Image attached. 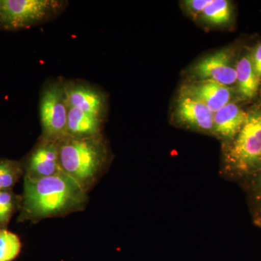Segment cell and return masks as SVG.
I'll list each match as a JSON object with an SVG mask.
<instances>
[{"mask_svg":"<svg viewBox=\"0 0 261 261\" xmlns=\"http://www.w3.org/2000/svg\"><path fill=\"white\" fill-rule=\"evenodd\" d=\"M102 117L69 108L67 130L68 137L76 139L92 138L101 135Z\"/></svg>","mask_w":261,"mask_h":261,"instance_id":"4fadbf2b","label":"cell"},{"mask_svg":"<svg viewBox=\"0 0 261 261\" xmlns=\"http://www.w3.org/2000/svg\"><path fill=\"white\" fill-rule=\"evenodd\" d=\"M22 250L20 239L16 233L0 228V261H13Z\"/></svg>","mask_w":261,"mask_h":261,"instance_id":"e0dca14e","label":"cell"},{"mask_svg":"<svg viewBox=\"0 0 261 261\" xmlns=\"http://www.w3.org/2000/svg\"><path fill=\"white\" fill-rule=\"evenodd\" d=\"M251 58L254 69L261 83V42L251 49Z\"/></svg>","mask_w":261,"mask_h":261,"instance_id":"d6986e66","label":"cell"},{"mask_svg":"<svg viewBox=\"0 0 261 261\" xmlns=\"http://www.w3.org/2000/svg\"><path fill=\"white\" fill-rule=\"evenodd\" d=\"M68 108H74L84 112L102 117L106 109L104 94L89 84L68 83L65 84Z\"/></svg>","mask_w":261,"mask_h":261,"instance_id":"30bf717a","label":"cell"},{"mask_svg":"<svg viewBox=\"0 0 261 261\" xmlns=\"http://www.w3.org/2000/svg\"><path fill=\"white\" fill-rule=\"evenodd\" d=\"M68 109L65 84H48L43 90L39 106L42 127L41 140L59 142L68 137Z\"/></svg>","mask_w":261,"mask_h":261,"instance_id":"5b68a950","label":"cell"},{"mask_svg":"<svg viewBox=\"0 0 261 261\" xmlns=\"http://www.w3.org/2000/svg\"><path fill=\"white\" fill-rule=\"evenodd\" d=\"M58 145L61 171L88 192L102 176L109 161L102 136L87 139L66 137Z\"/></svg>","mask_w":261,"mask_h":261,"instance_id":"7a4b0ae2","label":"cell"},{"mask_svg":"<svg viewBox=\"0 0 261 261\" xmlns=\"http://www.w3.org/2000/svg\"><path fill=\"white\" fill-rule=\"evenodd\" d=\"M255 224L261 227V210H260V212L257 214V216L255 217Z\"/></svg>","mask_w":261,"mask_h":261,"instance_id":"44dd1931","label":"cell"},{"mask_svg":"<svg viewBox=\"0 0 261 261\" xmlns=\"http://www.w3.org/2000/svg\"><path fill=\"white\" fill-rule=\"evenodd\" d=\"M23 175V163L13 160H0V191L12 190Z\"/></svg>","mask_w":261,"mask_h":261,"instance_id":"9a60e30c","label":"cell"},{"mask_svg":"<svg viewBox=\"0 0 261 261\" xmlns=\"http://www.w3.org/2000/svg\"><path fill=\"white\" fill-rule=\"evenodd\" d=\"M21 203L22 196L13 190L0 191V228L7 229L13 215L20 211Z\"/></svg>","mask_w":261,"mask_h":261,"instance_id":"2e32d148","label":"cell"},{"mask_svg":"<svg viewBox=\"0 0 261 261\" xmlns=\"http://www.w3.org/2000/svg\"><path fill=\"white\" fill-rule=\"evenodd\" d=\"M237 82L235 91L239 101H251L258 95L261 83L254 69L251 49L238 53L236 61Z\"/></svg>","mask_w":261,"mask_h":261,"instance_id":"8fae6325","label":"cell"},{"mask_svg":"<svg viewBox=\"0 0 261 261\" xmlns=\"http://www.w3.org/2000/svg\"><path fill=\"white\" fill-rule=\"evenodd\" d=\"M88 200V192L63 171L40 179L24 178L18 221L38 223L65 216L84 211Z\"/></svg>","mask_w":261,"mask_h":261,"instance_id":"6da1fadb","label":"cell"},{"mask_svg":"<svg viewBox=\"0 0 261 261\" xmlns=\"http://www.w3.org/2000/svg\"><path fill=\"white\" fill-rule=\"evenodd\" d=\"M238 50L228 46L203 56L189 68L190 81H212L234 88L237 82Z\"/></svg>","mask_w":261,"mask_h":261,"instance_id":"8992f818","label":"cell"},{"mask_svg":"<svg viewBox=\"0 0 261 261\" xmlns=\"http://www.w3.org/2000/svg\"><path fill=\"white\" fill-rule=\"evenodd\" d=\"M238 102L228 103L214 113V136L224 144L234 138L246 119L247 111Z\"/></svg>","mask_w":261,"mask_h":261,"instance_id":"7c38bea8","label":"cell"},{"mask_svg":"<svg viewBox=\"0 0 261 261\" xmlns=\"http://www.w3.org/2000/svg\"><path fill=\"white\" fill-rule=\"evenodd\" d=\"M172 118L176 124L187 129L214 136V113L193 98L178 94Z\"/></svg>","mask_w":261,"mask_h":261,"instance_id":"52a82bcc","label":"cell"},{"mask_svg":"<svg viewBox=\"0 0 261 261\" xmlns=\"http://www.w3.org/2000/svg\"><path fill=\"white\" fill-rule=\"evenodd\" d=\"M232 3L228 0H211L198 20L202 23L215 27H224L233 20Z\"/></svg>","mask_w":261,"mask_h":261,"instance_id":"5bb4252c","label":"cell"},{"mask_svg":"<svg viewBox=\"0 0 261 261\" xmlns=\"http://www.w3.org/2000/svg\"><path fill=\"white\" fill-rule=\"evenodd\" d=\"M252 178V197L255 202L260 205L261 210V171Z\"/></svg>","mask_w":261,"mask_h":261,"instance_id":"ffe728a7","label":"cell"},{"mask_svg":"<svg viewBox=\"0 0 261 261\" xmlns=\"http://www.w3.org/2000/svg\"><path fill=\"white\" fill-rule=\"evenodd\" d=\"M23 166L24 178L29 179H40L61 172L58 142L41 140Z\"/></svg>","mask_w":261,"mask_h":261,"instance_id":"9c48e42d","label":"cell"},{"mask_svg":"<svg viewBox=\"0 0 261 261\" xmlns=\"http://www.w3.org/2000/svg\"><path fill=\"white\" fill-rule=\"evenodd\" d=\"M211 0H186L181 2L182 8L193 20H198L199 17L210 4Z\"/></svg>","mask_w":261,"mask_h":261,"instance_id":"ac0fdd59","label":"cell"},{"mask_svg":"<svg viewBox=\"0 0 261 261\" xmlns=\"http://www.w3.org/2000/svg\"><path fill=\"white\" fill-rule=\"evenodd\" d=\"M62 3L54 0H0V27L8 30L32 27L56 14Z\"/></svg>","mask_w":261,"mask_h":261,"instance_id":"277c9868","label":"cell"},{"mask_svg":"<svg viewBox=\"0 0 261 261\" xmlns=\"http://www.w3.org/2000/svg\"><path fill=\"white\" fill-rule=\"evenodd\" d=\"M178 94L197 99L213 113L228 103L239 101L234 88L212 81H190L181 86Z\"/></svg>","mask_w":261,"mask_h":261,"instance_id":"ba28073f","label":"cell"},{"mask_svg":"<svg viewBox=\"0 0 261 261\" xmlns=\"http://www.w3.org/2000/svg\"><path fill=\"white\" fill-rule=\"evenodd\" d=\"M223 168L233 177H252L261 171V102L247 111L243 126L223 146Z\"/></svg>","mask_w":261,"mask_h":261,"instance_id":"3957f363","label":"cell"}]
</instances>
